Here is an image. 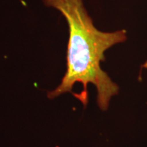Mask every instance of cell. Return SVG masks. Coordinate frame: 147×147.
I'll return each mask as SVG.
<instances>
[{"instance_id": "obj_1", "label": "cell", "mask_w": 147, "mask_h": 147, "mask_svg": "<svg viewBox=\"0 0 147 147\" xmlns=\"http://www.w3.org/2000/svg\"><path fill=\"white\" fill-rule=\"evenodd\" d=\"M45 5L53 8L65 18L69 28L66 56V71L61 83L47 96L54 99L65 93L73 94L75 84L81 83L80 94L74 96L84 106L88 102L87 87L93 84L97 89V105L108 109L110 101L119 93V87L101 67L108 49L127 39L125 30L104 32L97 29L89 15L83 0H42Z\"/></svg>"}]
</instances>
